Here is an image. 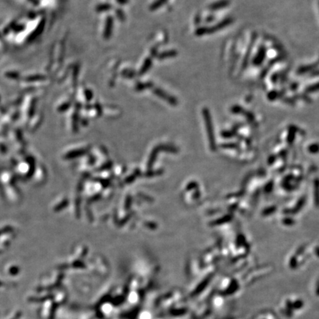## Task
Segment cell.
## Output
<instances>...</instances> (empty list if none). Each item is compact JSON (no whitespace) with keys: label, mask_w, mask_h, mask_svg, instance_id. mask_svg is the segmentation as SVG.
<instances>
[{"label":"cell","mask_w":319,"mask_h":319,"mask_svg":"<svg viewBox=\"0 0 319 319\" xmlns=\"http://www.w3.org/2000/svg\"><path fill=\"white\" fill-rule=\"evenodd\" d=\"M166 2H167V0H156L151 5L150 10L151 11H155V10L158 9L163 6V5L165 4Z\"/></svg>","instance_id":"6"},{"label":"cell","mask_w":319,"mask_h":319,"mask_svg":"<svg viewBox=\"0 0 319 319\" xmlns=\"http://www.w3.org/2000/svg\"><path fill=\"white\" fill-rule=\"evenodd\" d=\"M152 86H153V84L151 82L138 83V84L135 86V89L137 91H142L146 89H149V88L152 87Z\"/></svg>","instance_id":"5"},{"label":"cell","mask_w":319,"mask_h":319,"mask_svg":"<svg viewBox=\"0 0 319 319\" xmlns=\"http://www.w3.org/2000/svg\"><path fill=\"white\" fill-rule=\"evenodd\" d=\"M153 92L157 97L160 98L161 99L164 100V101L170 103L171 105H177V101L175 98L173 97L172 96H170L169 94H168L167 92H166L165 91H163V89H160V88H154L153 89Z\"/></svg>","instance_id":"1"},{"label":"cell","mask_w":319,"mask_h":319,"mask_svg":"<svg viewBox=\"0 0 319 319\" xmlns=\"http://www.w3.org/2000/svg\"><path fill=\"white\" fill-rule=\"evenodd\" d=\"M112 8V6L110 4H101L98 5L96 8V11L100 13V12H104L107 11L109 10H110Z\"/></svg>","instance_id":"7"},{"label":"cell","mask_w":319,"mask_h":319,"mask_svg":"<svg viewBox=\"0 0 319 319\" xmlns=\"http://www.w3.org/2000/svg\"><path fill=\"white\" fill-rule=\"evenodd\" d=\"M152 65V60L151 58H146L143 64L142 67H140V71H139V75H143L146 72H147L151 68Z\"/></svg>","instance_id":"3"},{"label":"cell","mask_w":319,"mask_h":319,"mask_svg":"<svg viewBox=\"0 0 319 319\" xmlns=\"http://www.w3.org/2000/svg\"><path fill=\"white\" fill-rule=\"evenodd\" d=\"M113 22H114V20L111 16H109L106 18V25H105L104 31H103V37L106 39H108L111 36L113 28Z\"/></svg>","instance_id":"2"},{"label":"cell","mask_w":319,"mask_h":319,"mask_svg":"<svg viewBox=\"0 0 319 319\" xmlns=\"http://www.w3.org/2000/svg\"><path fill=\"white\" fill-rule=\"evenodd\" d=\"M122 75L126 78L132 79V78L135 76V72H134L133 70H131V69H124V70H123V72H122Z\"/></svg>","instance_id":"8"},{"label":"cell","mask_w":319,"mask_h":319,"mask_svg":"<svg viewBox=\"0 0 319 319\" xmlns=\"http://www.w3.org/2000/svg\"><path fill=\"white\" fill-rule=\"evenodd\" d=\"M177 53L176 50H167V51H164V52H161V53H160L159 55H157V58H158L159 60H163V59H168V58L174 57L175 55H177Z\"/></svg>","instance_id":"4"},{"label":"cell","mask_w":319,"mask_h":319,"mask_svg":"<svg viewBox=\"0 0 319 319\" xmlns=\"http://www.w3.org/2000/svg\"><path fill=\"white\" fill-rule=\"evenodd\" d=\"M84 94H85V97H86V99L88 101H91V99L93 97V94H92V92L90 89H86L85 91H84Z\"/></svg>","instance_id":"10"},{"label":"cell","mask_w":319,"mask_h":319,"mask_svg":"<svg viewBox=\"0 0 319 319\" xmlns=\"http://www.w3.org/2000/svg\"><path fill=\"white\" fill-rule=\"evenodd\" d=\"M116 1L117 2L119 3L120 5H125L129 2V0H116Z\"/></svg>","instance_id":"11"},{"label":"cell","mask_w":319,"mask_h":319,"mask_svg":"<svg viewBox=\"0 0 319 319\" xmlns=\"http://www.w3.org/2000/svg\"><path fill=\"white\" fill-rule=\"evenodd\" d=\"M115 13H116L117 16H118V18H119L120 21H122V22L124 21V20H125V14H124V13H123V11H122L121 9H120V8L117 9L116 11H115Z\"/></svg>","instance_id":"9"}]
</instances>
